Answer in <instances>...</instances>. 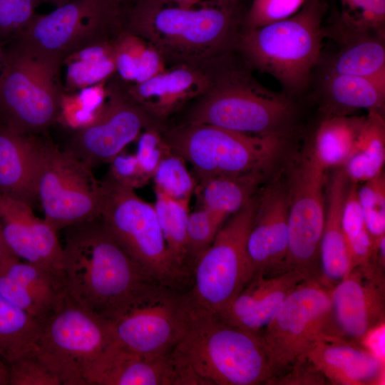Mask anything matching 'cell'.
Returning a JSON list of instances; mask_svg holds the SVG:
<instances>
[{"mask_svg":"<svg viewBox=\"0 0 385 385\" xmlns=\"http://www.w3.org/2000/svg\"><path fill=\"white\" fill-rule=\"evenodd\" d=\"M42 137L0 124V192L30 206L37 201L35 179Z\"/></svg>","mask_w":385,"mask_h":385,"instance_id":"obj_27","label":"cell"},{"mask_svg":"<svg viewBox=\"0 0 385 385\" xmlns=\"http://www.w3.org/2000/svg\"><path fill=\"white\" fill-rule=\"evenodd\" d=\"M172 153L160 128L146 129L140 136L135 157L145 175L152 178L160 163Z\"/></svg>","mask_w":385,"mask_h":385,"instance_id":"obj_43","label":"cell"},{"mask_svg":"<svg viewBox=\"0 0 385 385\" xmlns=\"http://www.w3.org/2000/svg\"><path fill=\"white\" fill-rule=\"evenodd\" d=\"M0 225L17 257L63 275L58 232L36 217L31 206L0 192Z\"/></svg>","mask_w":385,"mask_h":385,"instance_id":"obj_20","label":"cell"},{"mask_svg":"<svg viewBox=\"0 0 385 385\" xmlns=\"http://www.w3.org/2000/svg\"><path fill=\"white\" fill-rule=\"evenodd\" d=\"M317 96L323 116L350 115L360 109L383 114L385 78L322 73Z\"/></svg>","mask_w":385,"mask_h":385,"instance_id":"obj_28","label":"cell"},{"mask_svg":"<svg viewBox=\"0 0 385 385\" xmlns=\"http://www.w3.org/2000/svg\"><path fill=\"white\" fill-rule=\"evenodd\" d=\"M306 0H253L245 14L243 30L255 29L296 13Z\"/></svg>","mask_w":385,"mask_h":385,"instance_id":"obj_40","label":"cell"},{"mask_svg":"<svg viewBox=\"0 0 385 385\" xmlns=\"http://www.w3.org/2000/svg\"><path fill=\"white\" fill-rule=\"evenodd\" d=\"M200 0H175L173 4L175 6H177L183 9H191L194 5H195Z\"/></svg>","mask_w":385,"mask_h":385,"instance_id":"obj_50","label":"cell"},{"mask_svg":"<svg viewBox=\"0 0 385 385\" xmlns=\"http://www.w3.org/2000/svg\"><path fill=\"white\" fill-rule=\"evenodd\" d=\"M365 118L351 115L323 116L309 145L324 168L344 166L353 152Z\"/></svg>","mask_w":385,"mask_h":385,"instance_id":"obj_30","label":"cell"},{"mask_svg":"<svg viewBox=\"0 0 385 385\" xmlns=\"http://www.w3.org/2000/svg\"><path fill=\"white\" fill-rule=\"evenodd\" d=\"M350 183L341 167L335 168L328 186L325 220L319 248L318 279L330 289L352 269L342 225L344 202Z\"/></svg>","mask_w":385,"mask_h":385,"instance_id":"obj_26","label":"cell"},{"mask_svg":"<svg viewBox=\"0 0 385 385\" xmlns=\"http://www.w3.org/2000/svg\"><path fill=\"white\" fill-rule=\"evenodd\" d=\"M7 364L9 385H61L35 352Z\"/></svg>","mask_w":385,"mask_h":385,"instance_id":"obj_41","label":"cell"},{"mask_svg":"<svg viewBox=\"0 0 385 385\" xmlns=\"http://www.w3.org/2000/svg\"><path fill=\"white\" fill-rule=\"evenodd\" d=\"M385 322L367 331L359 343L382 363L385 362Z\"/></svg>","mask_w":385,"mask_h":385,"instance_id":"obj_47","label":"cell"},{"mask_svg":"<svg viewBox=\"0 0 385 385\" xmlns=\"http://www.w3.org/2000/svg\"><path fill=\"white\" fill-rule=\"evenodd\" d=\"M5 59V47L0 43V73L1 71Z\"/></svg>","mask_w":385,"mask_h":385,"instance_id":"obj_52","label":"cell"},{"mask_svg":"<svg viewBox=\"0 0 385 385\" xmlns=\"http://www.w3.org/2000/svg\"><path fill=\"white\" fill-rule=\"evenodd\" d=\"M156 48L143 38L123 30L116 39L115 73L127 82L139 83L166 70Z\"/></svg>","mask_w":385,"mask_h":385,"instance_id":"obj_34","label":"cell"},{"mask_svg":"<svg viewBox=\"0 0 385 385\" xmlns=\"http://www.w3.org/2000/svg\"><path fill=\"white\" fill-rule=\"evenodd\" d=\"M385 161V122L381 113L369 111L353 152L342 167L351 183L368 181L381 174Z\"/></svg>","mask_w":385,"mask_h":385,"instance_id":"obj_31","label":"cell"},{"mask_svg":"<svg viewBox=\"0 0 385 385\" xmlns=\"http://www.w3.org/2000/svg\"><path fill=\"white\" fill-rule=\"evenodd\" d=\"M339 11L368 26L385 30V0H340Z\"/></svg>","mask_w":385,"mask_h":385,"instance_id":"obj_44","label":"cell"},{"mask_svg":"<svg viewBox=\"0 0 385 385\" xmlns=\"http://www.w3.org/2000/svg\"><path fill=\"white\" fill-rule=\"evenodd\" d=\"M154 205L168 249L178 266L189 277L193 273L186 247L189 202L172 198L155 190Z\"/></svg>","mask_w":385,"mask_h":385,"instance_id":"obj_35","label":"cell"},{"mask_svg":"<svg viewBox=\"0 0 385 385\" xmlns=\"http://www.w3.org/2000/svg\"><path fill=\"white\" fill-rule=\"evenodd\" d=\"M188 300L186 326L171 355L191 384H267L275 371L260 333L227 324Z\"/></svg>","mask_w":385,"mask_h":385,"instance_id":"obj_3","label":"cell"},{"mask_svg":"<svg viewBox=\"0 0 385 385\" xmlns=\"http://www.w3.org/2000/svg\"><path fill=\"white\" fill-rule=\"evenodd\" d=\"M233 52L221 58L210 88L190 115L188 123L212 125L261 136L291 138L297 128V99L258 83Z\"/></svg>","mask_w":385,"mask_h":385,"instance_id":"obj_4","label":"cell"},{"mask_svg":"<svg viewBox=\"0 0 385 385\" xmlns=\"http://www.w3.org/2000/svg\"><path fill=\"white\" fill-rule=\"evenodd\" d=\"M328 9L325 0H306L286 19L242 30L235 51L250 68L271 75L282 92L297 99L308 89L321 60Z\"/></svg>","mask_w":385,"mask_h":385,"instance_id":"obj_5","label":"cell"},{"mask_svg":"<svg viewBox=\"0 0 385 385\" xmlns=\"http://www.w3.org/2000/svg\"><path fill=\"white\" fill-rule=\"evenodd\" d=\"M67 294L61 274L17 257L0 265V295L41 324Z\"/></svg>","mask_w":385,"mask_h":385,"instance_id":"obj_21","label":"cell"},{"mask_svg":"<svg viewBox=\"0 0 385 385\" xmlns=\"http://www.w3.org/2000/svg\"><path fill=\"white\" fill-rule=\"evenodd\" d=\"M160 123L147 115L128 95L124 84L106 83V98L92 120L76 128L66 150L92 169L111 163L143 129Z\"/></svg>","mask_w":385,"mask_h":385,"instance_id":"obj_16","label":"cell"},{"mask_svg":"<svg viewBox=\"0 0 385 385\" xmlns=\"http://www.w3.org/2000/svg\"><path fill=\"white\" fill-rule=\"evenodd\" d=\"M257 205V192L218 230L197 261L194 284L187 293L195 306L212 314L226 308L254 275L247 240Z\"/></svg>","mask_w":385,"mask_h":385,"instance_id":"obj_10","label":"cell"},{"mask_svg":"<svg viewBox=\"0 0 385 385\" xmlns=\"http://www.w3.org/2000/svg\"><path fill=\"white\" fill-rule=\"evenodd\" d=\"M41 324L0 295V358L7 364L34 353Z\"/></svg>","mask_w":385,"mask_h":385,"instance_id":"obj_33","label":"cell"},{"mask_svg":"<svg viewBox=\"0 0 385 385\" xmlns=\"http://www.w3.org/2000/svg\"><path fill=\"white\" fill-rule=\"evenodd\" d=\"M331 320V289L317 278L300 282L260 332L274 376L304 359L319 339L330 334Z\"/></svg>","mask_w":385,"mask_h":385,"instance_id":"obj_15","label":"cell"},{"mask_svg":"<svg viewBox=\"0 0 385 385\" xmlns=\"http://www.w3.org/2000/svg\"><path fill=\"white\" fill-rule=\"evenodd\" d=\"M289 202L286 180L276 178L257 192V205L247 240L255 274L284 271L288 250Z\"/></svg>","mask_w":385,"mask_h":385,"instance_id":"obj_18","label":"cell"},{"mask_svg":"<svg viewBox=\"0 0 385 385\" xmlns=\"http://www.w3.org/2000/svg\"><path fill=\"white\" fill-rule=\"evenodd\" d=\"M34 0H0V43H9L35 16Z\"/></svg>","mask_w":385,"mask_h":385,"instance_id":"obj_42","label":"cell"},{"mask_svg":"<svg viewBox=\"0 0 385 385\" xmlns=\"http://www.w3.org/2000/svg\"><path fill=\"white\" fill-rule=\"evenodd\" d=\"M123 13L117 0H70L46 15H35L9 43L62 68L77 51L117 38L123 30Z\"/></svg>","mask_w":385,"mask_h":385,"instance_id":"obj_8","label":"cell"},{"mask_svg":"<svg viewBox=\"0 0 385 385\" xmlns=\"http://www.w3.org/2000/svg\"><path fill=\"white\" fill-rule=\"evenodd\" d=\"M35 189L43 219L56 232L99 216L101 183L92 169L43 137L38 153Z\"/></svg>","mask_w":385,"mask_h":385,"instance_id":"obj_12","label":"cell"},{"mask_svg":"<svg viewBox=\"0 0 385 385\" xmlns=\"http://www.w3.org/2000/svg\"><path fill=\"white\" fill-rule=\"evenodd\" d=\"M63 230L67 294L90 312L110 322L143 288L155 282L133 261L100 216Z\"/></svg>","mask_w":385,"mask_h":385,"instance_id":"obj_2","label":"cell"},{"mask_svg":"<svg viewBox=\"0 0 385 385\" xmlns=\"http://www.w3.org/2000/svg\"><path fill=\"white\" fill-rule=\"evenodd\" d=\"M0 385H9L8 364L0 358Z\"/></svg>","mask_w":385,"mask_h":385,"instance_id":"obj_49","label":"cell"},{"mask_svg":"<svg viewBox=\"0 0 385 385\" xmlns=\"http://www.w3.org/2000/svg\"><path fill=\"white\" fill-rule=\"evenodd\" d=\"M358 200L366 228L376 245L385 236V176L363 183L357 188Z\"/></svg>","mask_w":385,"mask_h":385,"instance_id":"obj_39","label":"cell"},{"mask_svg":"<svg viewBox=\"0 0 385 385\" xmlns=\"http://www.w3.org/2000/svg\"><path fill=\"white\" fill-rule=\"evenodd\" d=\"M117 38L83 48L65 60L64 91L73 93L100 83L115 73Z\"/></svg>","mask_w":385,"mask_h":385,"instance_id":"obj_32","label":"cell"},{"mask_svg":"<svg viewBox=\"0 0 385 385\" xmlns=\"http://www.w3.org/2000/svg\"><path fill=\"white\" fill-rule=\"evenodd\" d=\"M86 385H182L171 352L148 357L115 342L86 369Z\"/></svg>","mask_w":385,"mask_h":385,"instance_id":"obj_23","label":"cell"},{"mask_svg":"<svg viewBox=\"0 0 385 385\" xmlns=\"http://www.w3.org/2000/svg\"><path fill=\"white\" fill-rule=\"evenodd\" d=\"M162 1L164 3V4H173V2L175 1V0H162Z\"/></svg>","mask_w":385,"mask_h":385,"instance_id":"obj_54","label":"cell"},{"mask_svg":"<svg viewBox=\"0 0 385 385\" xmlns=\"http://www.w3.org/2000/svg\"><path fill=\"white\" fill-rule=\"evenodd\" d=\"M271 173L255 171L218 176L197 183L195 192L201 208L229 217L238 211L264 185Z\"/></svg>","mask_w":385,"mask_h":385,"instance_id":"obj_29","label":"cell"},{"mask_svg":"<svg viewBox=\"0 0 385 385\" xmlns=\"http://www.w3.org/2000/svg\"><path fill=\"white\" fill-rule=\"evenodd\" d=\"M100 183L99 216L105 227L148 277L178 290L189 277L168 249L155 206L109 173Z\"/></svg>","mask_w":385,"mask_h":385,"instance_id":"obj_7","label":"cell"},{"mask_svg":"<svg viewBox=\"0 0 385 385\" xmlns=\"http://www.w3.org/2000/svg\"><path fill=\"white\" fill-rule=\"evenodd\" d=\"M288 250L284 271L294 270L318 279L319 248L325 220L326 171L309 145L289 163Z\"/></svg>","mask_w":385,"mask_h":385,"instance_id":"obj_14","label":"cell"},{"mask_svg":"<svg viewBox=\"0 0 385 385\" xmlns=\"http://www.w3.org/2000/svg\"><path fill=\"white\" fill-rule=\"evenodd\" d=\"M188 306L187 294L150 282L109 322L114 342L145 356H166L184 332Z\"/></svg>","mask_w":385,"mask_h":385,"instance_id":"obj_13","label":"cell"},{"mask_svg":"<svg viewBox=\"0 0 385 385\" xmlns=\"http://www.w3.org/2000/svg\"><path fill=\"white\" fill-rule=\"evenodd\" d=\"M305 358L332 384H384V363L359 343L332 334H324Z\"/></svg>","mask_w":385,"mask_h":385,"instance_id":"obj_25","label":"cell"},{"mask_svg":"<svg viewBox=\"0 0 385 385\" xmlns=\"http://www.w3.org/2000/svg\"><path fill=\"white\" fill-rule=\"evenodd\" d=\"M227 218L222 214L205 208L189 213L186 227V247L193 270L197 261L212 245Z\"/></svg>","mask_w":385,"mask_h":385,"instance_id":"obj_38","label":"cell"},{"mask_svg":"<svg viewBox=\"0 0 385 385\" xmlns=\"http://www.w3.org/2000/svg\"><path fill=\"white\" fill-rule=\"evenodd\" d=\"M358 185L351 182L342 214V229L350 253L352 269L370 263L377 246L366 228L359 206Z\"/></svg>","mask_w":385,"mask_h":385,"instance_id":"obj_36","label":"cell"},{"mask_svg":"<svg viewBox=\"0 0 385 385\" xmlns=\"http://www.w3.org/2000/svg\"><path fill=\"white\" fill-rule=\"evenodd\" d=\"M37 5L38 3H47L54 6L55 7H58L61 5L65 4L68 2L70 0H34Z\"/></svg>","mask_w":385,"mask_h":385,"instance_id":"obj_51","label":"cell"},{"mask_svg":"<svg viewBox=\"0 0 385 385\" xmlns=\"http://www.w3.org/2000/svg\"><path fill=\"white\" fill-rule=\"evenodd\" d=\"M16 257L9 247L0 225V265Z\"/></svg>","mask_w":385,"mask_h":385,"instance_id":"obj_48","label":"cell"},{"mask_svg":"<svg viewBox=\"0 0 385 385\" xmlns=\"http://www.w3.org/2000/svg\"><path fill=\"white\" fill-rule=\"evenodd\" d=\"M327 382L325 377L304 358L282 373L272 377L267 384L322 385L327 384Z\"/></svg>","mask_w":385,"mask_h":385,"instance_id":"obj_45","label":"cell"},{"mask_svg":"<svg viewBox=\"0 0 385 385\" xmlns=\"http://www.w3.org/2000/svg\"><path fill=\"white\" fill-rule=\"evenodd\" d=\"M185 163L182 158L173 153L166 156L153 177L155 190L176 200L190 202L195 191L197 181L188 170Z\"/></svg>","mask_w":385,"mask_h":385,"instance_id":"obj_37","label":"cell"},{"mask_svg":"<svg viewBox=\"0 0 385 385\" xmlns=\"http://www.w3.org/2000/svg\"><path fill=\"white\" fill-rule=\"evenodd\" d=\"M197 66L178 65L145 81L124 87L129 97L147 115L161 124V120L210 88L216 61L211 73Z\"/></svg>","mask_w":385,"mask_h":385,"instance_id":"obj_22","label":"cell"},{"mask_svg":"<svg viewBox=\"0 0 385 385\" xmlns=\"http://www.w3.org/2000/svg\"><path fill=\"white\" fill-rule=\"evenodd\" d=\"M109 173L120 183L135 189L150 179L143 172L135 155H118L111 163Z\"/></svg>","mask_w":385,"mask_h":385,"instance_id":"obj_46","label":"cell"},{"mask_svg":"<svg viewBox=\"0 0 385 385\" xmlns=\"http://www.w3.org/2000/svg\"><path fill=\"white\" fill-rule=\"evenodd\" d=\"M307 278L310 277L294 270L255 274L229 305L215 315L227 324L260 332L291 291Z\"/></svg>","mask_w":385,"mask_h":385,"instance_id":"obj_24","label":"cell"},{"mask_svg":"<svg viewBox=\"0 0 385 385\" xmlns=\"http://www.w3.org/2000/svg\"><path fill=\"white\" fill-rule=\"evenodd\" d=\"M113 342L110 322L67 294L41 322L35 353L61 385H86V369Z\"/></svg>","mask_w":385,"mask_h":385,"instance_id":"obj_11","label":"cell"},{"mask_svg":"<svg viewBox=\"0 0 385 385\" xmlns=\"http://www.w3.org/2000/svg\"><path fill=\"white\" fill-rule=\"evenodd\" d=\"M163 135L171 152L192 165L197 183L255 171L272 173L291 139L190 123L169 129Z\"/></svg>","mask_w":385,"mask_h":385,"instance_id":"obj_6","label":"cell"},{"mask_svg":"<svg viewBox=\"0 0 385 385\" xmlns=\"http://www.w3.org/2000/svg\"><path fill=\"white\" fill-rule=\"evenodd\" d=\"M385 269L374 262L355 267L331 289V334L358 342L385 322Z\"/></svg>","mask_w":385,"mask_h":385,"instance_id":"obj_17","label":"cell"},{"mask_svg":"<svg viewBox=\"0 0 385 385\" xmlns=\"http://www.w3.org/2000/svg\"><path fill=\"white\" fill-rule=\"evenodd\" d=\"M61 71L8 43L0 73V124L36 135L59 120L64 93Z\"/></svg>","mask_w":385,"mask_h":385,"instance_id":"obj_9","label":"cell"},{"mask_svg":"<svg viewBox=\"0 0 385 385\" xmlns=\"http://www.w3.org/2000/svg\"><path fill=\"white\" fill-rule=\"evenodd\" d=\"M123 6L135 4L144 0H117Z\"/></svg>","mask_w":385,"mask_h":385,"instance_id":"obj_53","label":"cell"},{"mask_svg":"<svg viewBox=\"0 0 385 385\" xmlns=\"http://www.w3.org/2000/svg\"><path fill=\"white\" fill-rule=\"evenodd\" d=\"M244 16L237 0H216L200 9L144 0L123 6V28L150 43L165 62L198 66L235 51Z\"/></svg>","mask_w":385,"mask_h":385,"instance_id":"obj_1","label":"cell"},{"mask_svg":"<svg viewBox=\"0 0 385 385\" xmlns=\"http://www.w3.org/2000/svg\"><path fill=\"white\" fill-rule=\"evenodd\" d=\"M324 29L325 37L333 39L338 49L320 60L322 73L385 78V30L368 26L338 9L324 23Z\"/></svg>","mask_w":385,"mask_h":385,"instance_id":"obj_19","label":"cell"}]
</instances>
